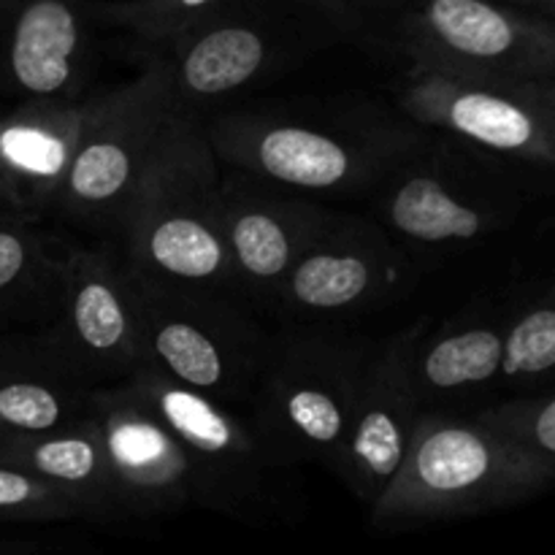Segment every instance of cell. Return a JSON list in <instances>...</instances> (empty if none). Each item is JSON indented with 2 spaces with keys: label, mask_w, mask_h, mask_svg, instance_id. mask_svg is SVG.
<instances>
[{
  "label": "cell",
  "mask_w": 555,
  "mask_h": 555,
  "mask_svg": "<svg viewBox=\"0 0 555 555\" xmlns=\"http://www.w3.org/2000/svg\"><path fill=\"white\" fill-rule=\"evenodd\" d=\"M366 356L363 341L323 331H291L271 339L244 412L276 469L309 461L334 469Z\"/></svg>",
  "instance_id": "4"
},
{
  "label": "cell",
  "mask_w": 555,
  "mask_h": 555,
  "mask_svg": "<svg viewBox=\"0 0 555 555\" xmlns=\"http://www.w3.org/2000/svg\"><path fill=\"white\" fill-rule=\"evenodd\" d=\"M0 217H5V215H0Z\"/></svg>",
  "instance_id": "30"
},
{
  "label": "cell",
  "mask_w": 555,
  "mask_h": 555,
  "mask_svg": "<svg viewBox=\"0 0 555 555\" xmlns=\"http://www.w3.org/2000/svg\"><path fill=\"white\" fill-rule=\"evenodd\" d=\"M390 41L428 70L553 79L555 20L504 0H412Z\"/></svg>",
  "instance_id": "10"
},
{
  "label": "cell",
  "mask_w": 555,
  "mask_h": 555,
  "mask_svg": "<svg viewBox=\"0 0 555 555\" xmlns=\"http://www.w3.org/2000/svg\"><path fill=\"white\" fill-rule=\"evenodd\" d=\"M509 5H518V9L531 11L537 16H545V20H555V0H504Z\"/></svg>",
  "instance_id": "28"
},
{
  "label": "cell",
  "mask_w": 555,
  "mask_h": 555,
  "mask_svg": "<svg viewBox=\"0 0 555 555\" xmlns=\"http://www.w3.org/2000/svg\"><path fill=\"white\" fill-rule=\"evenodd\" d=\"M133 276L146 363L195 393L244 410L274 336L222 293L160 285L135 271Z\"/></svg>",
  "instance_id": "6"
},
{
  "label": "cell",
  "mask_w": 555,
  "mask_h": 555,
  "mask_svg": "<svg viewBox=\"0 0 555 555\" xmlns=\"http://www.w3.org/2000/svg\"><path fill=\"white\" fill-rule=\"evenodd\" d=\"M406 274L404 249L385 228L336 215L293 266L274 307L296 320L345 318L388 298Z\"/></svg>",
  "instance_id": "13"
},
{
  "label": "cell",
  "mask_w": 555,
  "mask_h": 555,
  "mask_svg": "<svg viewBox=\"0 0 555 555\" xmlns=\"http://www.w3.org/2000/svg\"><path fill=\"white\" fill-rule=\"evenodd\" d=\"M396 101L421 128L509 160L555 168V76L493 79L412 65L396 87Z\"/></svg>",
  "instance_id": "8"
},
{
  "label": "cell",
  "mask_w": 555,
  "mask_h": 555,
  "mask_svg": "<svg viewBox=\"0 0 555 555\" xmlns=\"http://www.w3.org/2000/svg\"><path fill=\"white\" fill-rule=\"evenodd\" d=\"M222 3L225 0H90V14L95 25L119 27L130 33L146 52H157L193 30Z\"/></svg>",
  "instance_id": "24"
},
{
  "label": "cell",
  "mask_w": 555,
  "mask_h": 555,
  "mask_svg": "<svg viewBox=\"0 0 555 555\" xmlns=\"http://www.w3.org/2000/svg\"><path fill=\"white\" fill-rule=\"evenodd\" d=\"M555 486V466L477 417L423 410L410 450L377 502V529L493 513Z\"/></svg>",
  "instance_id": "2"
},
{
  "label": "cell",
  "mask_w": 555,
  "mask_h": 555,
  "mask_svg": "<svg viewBox=\"0 0 555 555\" xmlns=\"http://www.w3.org/2000/svg\"><path fill=\"white\" fill-rule=\"evenodd\" d=\"M201 130L222 166L304 193L374 188L417 152V135L406 128H331L269 114H225Z\"/></svg>",
  "instance_id": "5"
},
{
  "label": "cell",
  "mask_w": 555,
  "mask_h": 555,
  "mask_svg": "<svg viewBox=\"0 0 555 555\" xmlns=\"http://www.w3.org/2000/svg\"><path fill=\"white\" fill-rule=\"evenodd\" d=\"M507 318L466 320L423 334L415 352V383L423 406L482 390L502 379Z\"/></svg>",
  "instance_id": "21"
},
{
  "label": "cell",
  "mask_w": 555,
  "mask_h": 555,
  "mask_svg": "<svg viewBox=\"0 0 555 555\" xmlns=\"http://www.w3.org/2000/svg\"><path fill=\"white\" fill-rule=\"evenodd\" d=\"M92 388L43 331L0 341V426L47 434L85 421Z\"/></svg>",
  "instance_id": "19"
},
{
  "label": "cell",
  "mask_w": 555,
  "mask_h": 555,
  "mask_svg": "<svg viewBox=\"0 0 555 555\" xmlns=\"http://www.w3.org/2000/svg\"><path fill=\"white\" fill-rule=\"evenodd\" d=\"M334 217L312 201L271 193L247 173L222 177L220 231L231 255L236 293L258 304H274L293 266Z\"/></svg>",
  "instance_id": "16"
},
{
  "label": "cell",
  "mask_w": 555,
  "mask_h": 555,
  "mask_svg": "<svg viewBox=\"0 0 555 555\" xmlns=\"http://www.w3.org/2000/svg\"><path fill=\"white\" fill-rule=\"evenodd\" d=\"M90 0H0V95L85 98L92 68Z\"/></svg>",
  "instance_id": "15"
},
{
  "label": "cell",
  "mask_w": 555,
  "mask_h": 555,
  "mask_svg": "<svg viewBox=\"0 0 555 555\" xmlns=\"http://www.w3.org/2000/svg\"><path fill=\"white\" fill-rule=\"evenodd\" d=\"M220 166L198 117L182 114L108 238L135 274L160 285L236 293L220 231Z\"/></svg>",
  "instance_id": "1"
},
{
  "label": "cell",
  "mask_w": 555,
  "mask_h": 555,
  "mask_svg": "<svg viewBox=\"0 0 555 555\" xmlns=\"http://www.w3.org/2000/svg\"><path fill=\"white\" fill-rule=\"evenodd\" d=\"M90 417L103 439L125 520L163 518L193 507L182 444L130 379L92 388Z\"/></svg>",
  "instance_id": "14"
},
{
  "label": "cell",
  "mask_w": 555,
  "mask_h": 555,
  "mask_svg": "<svg viewBox=\"0 0 555 555\" xmlns=\"http://www.w3.org/2000/svg\"><path fill=\"white\" fill-rule=\"evenodd\" d=\"M345 30H374L379 36H393L396 22L401 20L412 0H325Z\"/></svg>",
  "instance_id": "27"
},
{
  "label": "cell",
  "mask_w": 555,
  "mask_h": 555,
  "mask_svg": "<svg viewBox=\"0 0 555 555\" xmlns=\"http://www.w3.org/2000/svg\"><path fill=\"white\" fill-rule=\"evenodd\" d=\"M325 0H225L215 14L146 60L160 68L173 106L188 117L258 85L345 36Z\"/></svg>",
  "instance_id": "3"
},
{
  "label": "cell",
  "mask_w": 555,
  "mask_h": 555,
  "mask_svg": "<svg viewBox=\"0 0 555 555\" xmlns=\"http://www.w3.org/2000/svg\"><path fill=\"white\" fill-rule=\"evenodd\" d=\"M426 323H415L369 347L356 404L334 472L347 491L372 507L410 450L412 431L426 410L415 383V352Z\"/></svg>",
  "instance_id": "12"
},
{
  "label": "cell",
  "mask_w": 555,
  "mask_h": 555,
  "mask_svg": "<svg viewBox=\"0 0 555 555\" xmlns=\"http://www.w3.org/2000/svg\"><path fill=\"white\" fill-rule=\"evenodd\" d=\"M95 95L25 101L0 117V215L38 222L54 215Z\"/></svg>",
  "instance_id": "18"
},
{
  "label": "cell",
  "mask_w": 555,
  "mask_h": 555,
  "mask_svg": "<svg viewBox=\"0 0 555 555\" xmlns=\"http://www.w3.org/2000/svg\"><path fill=\"white\" fill-rule=\"evenodd\" d=\"M128 379L182 444L193 504L228 518L258 520L274 496L280 469L271 464L247 412L195 393L150 363Z\"/></svg>",
  "instance_id": "9"
},
{
  "label": "cell",
  "mask_w": 555,
  "mask_h": 555,
  "mask_svg": "<svg viewBox=\"0 0 555 555\" xmlns=\"http://www.w3.org/2000/svg\"><path fill=\"white\" fill-rule=\"evenodd\" d=\"M415 155L383 179L379 217L390 236L415 247H453L507 222L513 211L507 195L442 163H415Z\"/></svg>",
  "instance_id": "17"
},
{
  "label": "cell",
  "mask_w": 555,
  "mask_h": 555,
  "mask_svg": "<svg viewBox=\"0 0 555 555\" xmlns=\"http://www.w3.org/2000/svg\"><path fill=\"white\" fill-rule=\"evenodd\" d=\"M16 431H9V428L5 426H0V455H3V450L9 448V442H11V437H14Z\"/></svg>",
  "instance_id": "29"
},
{
  "label": "cell",
  "mask_w": 555,
  "mask_h": 555,
  "mask_svg": "<svg viewBox=\"0 0 555 555\" xmlns=\"http://www.w3.org/2000/svg\"><path fill=\"white\" fill-rule=\"evenodd\" d=\"M43 334L90 388L122 383L144 366L139 291L117 244L68 249L60 307Z\"/></svg>",
  "instance_id": "11"
},
{
  "label": "cell",
  "mask_w": 555,
  "mask_h": 555,
  "mask_svg": "<svg viewBox=\"0 0 555 555\" xmlns=\"http://www.w3.org/2000/svg\"><path fill=\"white\" fill-rule=\"evenodd\" d=\"M79 504L33 472L0 464V520H76Z\"/></svg>",
  "instance_id": "26"
},
{
  "label": "cell",
  "mask_w": 555,
  "mask_h": 555,
  "mask_svg": "<svg viewBox=\"0 0 555 555\" xmlns=\"http://www.w3.org/2000/svg\"><path fill=\"white\" fill-rule=\"evenodd\" d=\"M0 464L20 466L57 486L79 504L85 520H125L103 439L90 412L85 421L54 431L14 434Z\"/></svg>",
  "instance_id": "20"
},
{
  "label": "cell",
  "mask_w": 555,
  "mask_h": 555,
  "mask_svg": "<svg viewBox=\"0 0 555 555\" xmlns=\"http://www.w3.org/2000/svg\"><path fill=\"white\" fill-rule=\"evenodd\" d=\"M475 417L555 466V390L486 406Z\"/></svg>",
  "instance_id": "25"
},
{
  "label": "cell",
  "mask_w": 555,
  "mask_h": 555,
  "mask_svg": "<svg viewBox=\"0 0 555 555\" xmlns=\"http://www.w3.org/2000/svg\"><path fill=\"white\" fill-rule=\"evenodd\" d=\"M70 247H57L30 220L0 217V325L52 323Z\"/></svg>",
  "instance_id": "22"
},
{
  "label": "cell",
  "mask_w": 555,
  "mask_h": 555,
  "mask_svg": "<svg viewBox=\"0 0 555 555\" xmlns=\"http://www.w3.org/2000/svg\"><path fill=\"white\" fill-rule=\"evenodd\" d=\"M502 379L524 388L555 383V276L507 318Z\"/></svg>",
  "instance_id": "23"
},
{
  "label": "cell",
  "mask_w": 555,
  "mask_h": 555,
  "mask_svg": "<svg viewBox=\"0 0 555 555\" xmlns=\"http://www.w3.org/2000/svg\"><path fill=\"white\" fill-rule=\"evenodd\" d=\"M144 63L130 85L95 95L54 209L63 220L106 238L114 236L163 141L182 117L160 68L152 60Z\"/></svg>",
  "instance_id": "7"
}]
</instances>
